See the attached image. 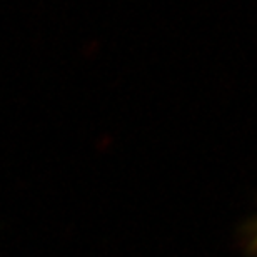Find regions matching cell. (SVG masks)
Masks as SVG:
<instances>
[{"mask_svg":"<svg viewBox=\"0 0 257 257\" xmlns=\"http://www.w3.org/2000/svg\"><path fill=\"white\" fill-rule=\"evenodd\" d=\"M242 240H244V249L245 252L250 255H257V217L249 220L244 227L242 232Z\"/></svg>","mask_w":257,"mask_h":257,"instance_id":"obj_1","label":"cell"}]
</instances>
